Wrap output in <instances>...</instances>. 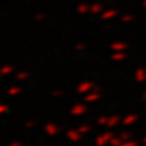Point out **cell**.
I'll return each mask as SVG.
<instances>
[{"label": "cell", "mask_w": 146, "mask_h": 146, "mask_svg": "<svg viewBox=\"0 0 146 146\" xmlns=\"http://www.w3.org/2000/svg\"><path fill=\"white\" fill-rule=\"evenodd\" d=\"M89 110V105L87 102L83 101V98L80 101H75L72 102V105L70 106V115L75 116V118H80V116H84Z\"/></svg>", "instance_id": "6da1fadb"}, {"label": "cell", "mask_w": 146, "mask_h": 146, "mask_svg": "<svg viewBox=\"0 0 146 146\" xmlns=\"http://www.w3.org/2000/svg\"><path fill=\"white\" fill-rule=\"evenodd\" d=\"M43 131L48 137H57L58 135L62 133V128L61 125L54 120H48L47 123H44L43 125Z\"/></svg>", "instance_id": "7a4b0ae2"}, {"label": "cell", "mask_w": 146, "mask_h": 146, "mask_svg": "<svg viewBox=\"0 0 146 146\" xmlns=\"http://www.w3.org/2000/svg\"><path fill=\"white\" fill-rule=\"evenodd\" d=\"M94 87H96V83H94L93 80L84 79V80H82V82H79L76 84V87H75V92H76L79 96L83 97V96H86L87 93H89Z\"/></svg>", "instance_id": "3957f363"}, {"label": "cell", "mask_w": 146, "mask_h": 146, "mask_svg": "<svg viewBox=\"0 0 146 146\" xmlns=\"http://www.w3.org/2000/svg\"><path fill=\"white\" fill-rule=\"evenodd\" d=\"M101 98H102V91H101V88H100L97 84H96V87L89 92V93H87L86 96H83V101L87 102V104H89V105L100 102L101 101Z\"/></svg>", "instance_id": "277c9868"}, {"label": "cell", "mask_w": 146, "mask_h": 146, "mask_svg": "<svg viewBox=\"0 0 146 146\" xmlns=\"http://www.w3.org/2000/svg\"><path fill=\"white\" fill-rule=\"evenodd\" d=\"M113 137H114L113 132H104L94 137L93 143H94V146H108Z\"/></svg>", "instance_id": "5b68a950"}, {"label": "cell", "mask_w": 146, "mask_h": 146, "mask_svg": "<svg viewBox=\"0 0 146 146\" xmlns=\"http://www.w3.org/2000/svg\"><path fill=\"white\" fill-rule=\"evenodd\" d=\"M65 136H66L67 140H69L70 142H72V143H78V142H80V141L83 140V137H84V136H83L82 133L79 132V129H78L76 127L67 129L66 132H65Z\"/></svg>", "instance_id": "8992f818"}, {"label": "cell", "mask_w": 146, "mask_h": 146, "mask_svg": "<svg viewBox=\"0 0 146 146\" xmlns=\"http://www.w3.org/2000/svg\"><path fill=\"white\" fill-rule=\"evenodd\" d=\"M17 71L16 66L13 64H9V62H4V64L0 65V75L3 78H8L12 76L14 72Z\"/></svg>", "instance_id": "52a82bcc"}, {"label": "cell", "mask_w": 146, "mask_h": 146, "mask_svg": "<svg viewBox=\"0 0 146 146\" xmlns=\"http://www.w3.org/2000/svg\"><path fill=\"white\" fill-rule=\"evenodd\" d=\"M22 89H23L22 86H18V84H16V82H14L7 87L5 93L4 94H5L7 97H17L22 93Z\"/></svg>", "instance_id": "ba28073f"}, {"label": "cell", "mask_w": 146, "mask_h": 146, "mask_svg": "<svg viewBox=\"0 0 146 146\" xmlns=\"http://www.w3.org/2000/svg\"><path fill=\"white\" fill-rule=\"evenodd\" d=\"M75 11H76L78 14H82V16H84V14H89L91 13V3H88V1H80V3H76L75 4Z\"/></svg>", "instance_id": "9c48e42d"}, {"label": "cell", "mask_w": 146, "mask_h": 146, "mask_svg": "<svg viewBox=\"0 0 146 146\" xmlns=\"http://www.w3.org/2000/svg\"><path fill=\"white\" fill-rule=\"evenodd\" d=\"M104 11H105V9H104V3H101L98 0H94L93 3H91V14H93V16H100Z\"/></svg>", "instance_id": "30bf717a"}, {"label": "cell", "mask_w": 146, "mask_h": 146, "mask_svg": "<svg viewBox=\"0 0 146 146\" xmlns=\"http://www.w3.org/2000/svg\"><path fill=\"white\" fill-rule=\"evenodd\" d=\"M116 13H118V11L109 8V9H105V11L100 14V18H101L104 22H105V21H110V19H113L114 17L116 16Z\"/></svg>", "instance_id": "8fae6325"}, {"label": "cell", "mask_w": 146, "mask_h": 146, "mask_svg": "<svg viewBox=\"0 0 146 146\" xmlns=\"http://www.w3.org/2000/svg\"><path fill=\"white\" fill-rule=\"evenodd\" d=\"M76 128L79 129V132L82 133L83 136L89 135V133H92V131H93V127L91 125V123H80Z\"/></svg>", "instance_id": "7c38bea8"}, {"label": "cell", "mask_w": 146, "mask_h": 146, "mask_svg": "<svg viewBox=\"0 0 146 146\" xmlns=\"http://www.w3.org/2000/svg\"><path fill=\"white\" fill-rule=\"evenodd\" d=\"M9 111H11V105H9V102L8 101L0 102V116L7 115Z\"/></svg>", "instance_id": "4fadbf2b"}, {"label": "cell", "mask_w": 146, "mask_h": 146, "mask_svg": "<svg viewBox=\"0 0 146 146\" xmlns=\"http://www.w3.org/2000/svg\"><path fill=\"white\" fill-rule=\"evenodd\" d=\"M119 120H120V116H119L118 114H114V115L109 116V121H108V125H106V127H108V128L115 127L116 124L119 123Z\"/></svg>", "instance_id": "5bb4252c"}, {"label": "cell", "mask_w": 146, "mask_h": 146, "mask_svg": "<svg viewBox=\"0 0 146 146\" xmlns=\"http://www.w3.org/2000/svg\"><path fill=\"white\" fill-rule=\"evenodd\" d=\"M124 48H125V44H123L120 41H115V43L110 44V49L114 50V52H121Z\"/></svg>", "instance_id": "9a60e30c"}, {"label": "cell", "mask_w": 146, "mask_h": 146, "mask_svg": "<svg viewBox=\"0 0 146 146\" xmlns=\"http://www.w3.org/2000/svg\"><path fill=\"white\" fill-rule=\"evenodd\" d=\"M124 58H125V54H124V53H121V52H114L113 54L110 56V60L114 61V62L121 61V60H124Z\"/></svg>", "instance_id": "2e32d148"}, {"label": "cell", "mask_w": 146, "mask_h": 146, "mask_svg": "<svg viewBox=\"0 0 146 146\" xmlns=\"http://www.w3.org/2000/svg\"><path fill=\"white\" fill-rule=\"evenodd\" d=\"M111 146H120L121 145V137H113L110 141Z\"/></svg>", "instance_id": "e0dca14e"}, {"label": "cell", "mask_w": 146, "mask_h": 146, "mask_svg": "<svg viewBox=\"0 0 146 146\" xmlns=\"http://www.w3.org/2000/svg\"><path fill=\"white\" fill-rule=\"evenodd\" d=\"M8 146H23V142L22 141H19V140H17V138H14V140L9 141Z\"/></svg>", "instance_id": "ac0fdd59"}, {"label": "cell", "mask_w": 146, "mask_h": 146, "mask_svg": "<svg viewBox=\"0 0 146 146\" xmlns=\"http://www.w3.org/2000/svg\"><path fill=\"white\" fill-rule=\"evenodd\" d=\"M135 119H136V116H135V115H132V116H127V118L124 119V124H125V125H128L129 123H133V121H135Z\"/></svg>", "instance_id": "d6986e66"}, {"label": "cell", "mask_w": 146, "mask_h": 146, "mask_svg": "<svg viewBox=\"0 0 146 146\" xmlns=\"http://www.w3.org/2000/svg\"><path fill=\"white\" fill-rule=\"evenodd\" d=\"M39 146H50L49 143H47V142H44V143H41V145H39Z\"/></svg>", "instance_id": "ffe728a7"}]
</instances>
